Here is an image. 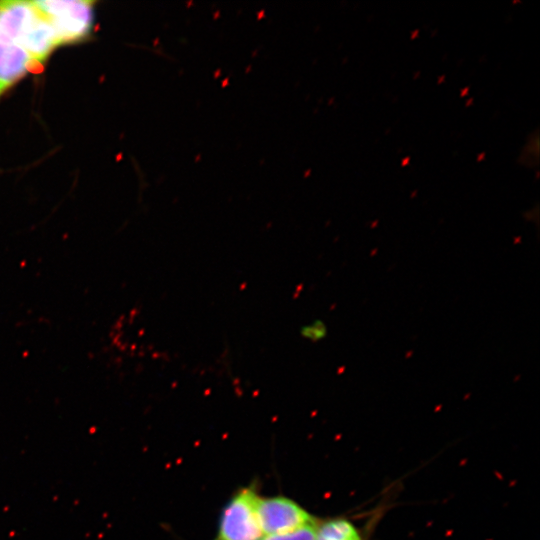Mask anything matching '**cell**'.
I'll return each mask as SVG.
<instances>
[{"instance_id": "obj_1", "label": "cell", "mask_w": 540, "mask_h": 540, "mask_svg": "<svg viewBox=\"0 0 540 540\" xmlns=\"http://www.w3.org/2000/svg\"><path fill=\"white\" fill-rule=\"evenodd\" d=\"M37 71L20 31L19 1H0V99L27 73Z\"/></svg>"}, {"instance_id": "obj_2", "label": "cell", "mask_w": 540, "mask_h": 540, "mask_svg": "<svg viewBox=\"0 0 540 540\" xmlns=\"http://www.w3.org/2000/svg\"><path fill=\"white\" fill-rule=\"evenodd\" d=\"M38 6L51 22L60 45L86 39L94 25V1L38 0Z\"/></svg>"}, {"instance_id": "obj_3", "label": "cell", "mask_w": 540, "mask_h": 540, "mask_svg": "<svg viewBox=\"0 0 540 540\" xmlns=\"http://www.w3.org/2000/svg\"><path fill=\"white\" fill-rule=\"evenodd\" d=\"M259 495L253 487L238 490L224 507L215 540H261L257 515Z\"/></svg>"}, {"instance_id": "obj_4", "label": "cell", "mask_w": 540, "mask_h": 540, "mask_svg": "<svg viewBox=\"0 0 540 540\" xmlns=\"http://www.w3.org/2000/svg\"><path fill=\"white\" fill-rule=\"evenodd\" d=\"M257 515L264 535L289 533L318 521L301 505L285 496H259Z\"/></svg>"}, {"instance_id": "obj_5", "label": "cell", "mask_w": 540, "mask_h": 540, "mask_svg": "<svg viewBox=\"0 0 540 540\" xmlns=\"http://www.w3.org/2000/svg\"><path fill=\"white\" fill-rule=\"evenodd\" d=\"M315 540H365L361 530L348 518L333 517L318 520Z\"/></svg>"}, {"instance_id": "obj_6", "label": "cell", "mask_w": 540, "mask_h": 540, "mask_svg": "<svg viewBox=\"0 0 540 540\" xmlns=\"http://www.w3.org/2000/svg\"><path fill=\"white\" fill-rule=\"evenodd\" d=\"M301 338L311 342L318 343L324 340L328 335V327L322 319H314L302 325L299 329Z\"/></svg>"}, {"instance_id": "obj_7", "label": "cell", "mask_w": 540, "mask_h": 540, "mask_svg": "<svg viewBox=\"0 0 540 540\" xmlns=\"http://www.w3.org/2000/svg\"><path fill=\"white\" fill-rule=\"evenodd\" d=\"M317 522L289 533L266 535L261 540H315V528Z\"/></svg>"}]
</instances>
